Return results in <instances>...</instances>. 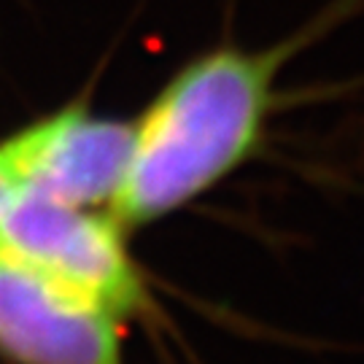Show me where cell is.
<instances>
[{
    "instance_id": "obj_1",
    "label": "cell",
    "mask_w": 364,
    "mask_h": 364,
    "mask_svg": "<svg viewBox=\"0 0 364 364\" xmlns=\"http://www.w3.org/2000/svg\"><path fill=\"white\" fill-rule=\"evenodd\" d=\"M359 6L362 0H335L278 43L246 49L224 41L189 60L132 122L130 162L111 216L127 232L156 224L251 165L270 138L287 65Z\"/></svg>"
},
{
    "instance_id": "obj_2",
    "label": "cell",
    "mask_w": 364,
    "mask_h": 364,
    "mask_svg": "<svg viewBox=\"0 0 364 364\" xmlns=\"http://www.w3.org/2000/svg\"><path fill=\"white\" fill-rule=\"evenodd\" d=\"M0 257L130 321L151 311L146 278L111 210L19 192L0 216Z\"/></svg>"
},
{
    "instance_id": "obj_3",
    "label": "cell",
    "mask_w": 364,
    "mask_h": 364,
    "mask_svg": "<svg viewBox=\"0 0 364 364\" xmlns=\"http://www.w3.org/2000/svg\"><path fill=\"white\" fill-rule=\"evenodd\" d=\"M124 321L0 257V356L11 364H124Z\"/></svg>"
},
{
    "instance_id": "obj_4",
    "label": "cell",
    "mask_w": 364,
    "mask_h": 364,
    "mask_svg": "<svg viewBox=\"0 0 364 364\" xmlns=\"http://www.w3.org/2000/svg\"><path fill=\"white\" fill-rule=\"evenodd\" d=\"M132 122L95 117L84 105L14 132L22 192L78 208H108L130 162Z\"/></svg>"
},
{
    "instance_id": "obj_5",
    "label": "cell",
    "mask_w": 364,
    "mask_h": 364,
    "mask_svg": "<svg viewBox=\"0 0 364 364\" xmlns=\"http://www.w3.org/2000/svg\"><path fill=\"white\" fill-rule=\"evenodd\" d=\"M19 192H22V178L16 168V154H14L11 138H6L0 141V216Z\"/></svg>"
}]
</instances>
